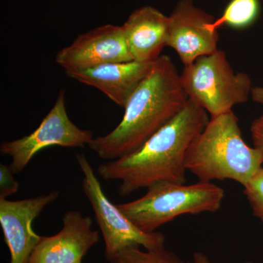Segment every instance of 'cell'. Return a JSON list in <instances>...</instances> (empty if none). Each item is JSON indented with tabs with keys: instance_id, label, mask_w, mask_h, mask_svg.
Returning a JSON list of instances; mask_svg holds the SVG:
<instances>
[{
	"instance_id": "obj_1",
	"label": "cell",
	"mask_w": 263,
	"mask_h": 263,
	"mask_svg": "<svg viewBox=\"0 0 263 263\" xmlns=\"http://www.w3.org/2000/svg\"><path fill=\"white\" fill-rule=\"evenodd\" d=\"M206 110L188 100L184 108L136 152L100 164L105 181H119L125 197L156 183H186L185 159L191 143L209 122Z\"/></svg>"
},
{
	"instance_id": "obj_2",
	"label": "cell",
	"mask_w": 263,
	"mask_h": 263,
	"mask_svg": "<svg viewBox=\"0 0 263 263\" xmlns=\"http://www.w3.org/2000/svg\"><path fill=\"white\" fill-rule=\"evenodd\" d=\"M188 100L174 62L169 56L161 55L128 100L117 127L93 138L88 146L104 160L133 153L174 119Z\"/></svg>"
},
{
	"instance_id": "obj_3",
	"label": "cell",
	"mask_w": 263,
	"mask_h": 263,
	"mask_svg": "<svg viewBox=\"0 0 263 263\" xmlns=\"http://www.w3.org/2000/svg\"><path fill=\"white\" fill-rule=\"evenodd\" d=\"M262 164L259 151L243 140L233 110L211 118L189 147L185 159L186 171L199 181L228 179L243 186Z\"/></svg>"
},
{
	"instance_id": "obj_4",
	"label": "cell",
	"mask_w": 263,
	"mask_h": 263,
	"mask_svg": "<svg viewBox=\"0 0 263 263\" xmlns=\"http://www.w3.org/2000/svg\"><path fill=\"white\" fill-rule=\"evenodd\" d=\"M224 197V190L213 182H161L143 197L117 206L138 228L152 233L183 214L218 212Z\"/></svg>"
},
{
	"instance_id": "obj_5",
	"label": "cell",
	"mask_w": 263,
	"mask_h": 263,
	"mask_svg": "<svg viewBox=\"0 0 263 263\" xmlns=\"http://www.w3.org/2000/svg\"><path fill=\"white\" fill-rule=\"evenodd\" d=\"M180 76L189 100L206 110L211 118L246 103L253 88L249 76L235 72L221 49L184 66Z\"/></svg>"
},
{
	"instance_id": "obj_6",
	"label": "cell",
	"mask_w": 263,
	"mask_h": 263,
	"mask_svg": "<svg viewBox=\"0 0 263 263\" xmlns=\"http://www.w3.org/2000/svg\"><path fill=\"white\" fill-rule=\"evenodd\" d=\"M83 174L82 189L87 197L105 242V257L108 261L118 252L129 247L147 250L164 248L165 237L159 232L143 231L128 219L117 205L110 202L101 183L84 154L76 156Z\"/></svg>"
},
{
	"instance_id": "obj_7",
	"label": "cell",
	"mask_w": 263,
	"mask_h": 263,
	"mask_svg": "<svg viewBox=\"0 0 263 263\" xmlns=\"http://www.w3.org/2000/svg\"><path fill=\"white\" fill-rule=\"evenodd\" d=\"M92 132L81 129L70 120L65 107V91L59 93L53 108L35 130L13 141L1 143L0 152L11 157L9 164L14 174H18L41 150L48 147L84 148L93 139Z\"/></svg>"
},
{
	"instance_id": "obj_8",
	"label": "cell",
	"mask_w": 263,
	"mask_h": 263,
	"mask_svg": "<svg viewBox=\"0 0 263 263\" xmlns=\"http://www.w3.org/2000/svg\"><path fill=\"white\" fill-rule=\"evenodd\" d=\"M133 60L124 28L112 24L100 26L79 34L55 57V61L65 72Z\"/></svg>"
},
{
	"instance_id": "obj_9",
	"label": "cell",
	"mask_w": 263,
	"mask_h": 263,
	"mask_svg": "<svg viewBox=\"0 0 263 263\" xmlns=\"http://www.w3.org/2000/svg\"><path fill=\"white\" fill-rule=\"evenodd\" d=\"M169 17L167 46L179 55L183 65L218 50L219 34L215 18L196 8L193 0H180Z\"/></svg>"
},
{
	"instance_id": "obj_10",
	"label": "cell",
	"mask_w": 263,
	"mask_h": 263,
	"mask_svg": "<svg viewBox=\"0 0 263 263\" xmlns=\"http://www.w3.org/2000/svg\"><path fill=\"white\" fill-rule=\"evenodd\" d=\"M59 197L60 192L51 191L15 201L0 199V224L9 249L10 263H27L42 238L33 230V221Z\"/></svg>"
},
{
	"instance_id": "obj_11",
	"label": "cell",
	"mask_w": 263,
	"mask_h": 263,
	"mask_svg": "<svg viewBox=\"0 0 263 263\" xmlns=\"http://www.w3.org/2000/svg\"><path fill=\"white\" fill-rule=\"evenodd\" d=\"M63 227L57 234L43 237L27 263H82L90 249L100 240L92 220L79 211L64 214Z\"/></svg>"
},
{
	"instance_id": "obj_12",
	"label": "cell",
	"mask_w": 263,
	"mask_h": 263,
	"mask_svg": "<svg viewBox=\"0 0 263 263\" xmlns=\"http://www.w3.org/2000/svg\"><path fill=\"white\" fill-rule=\"evenodd\" d=\"M156 62H113L85 69L67 71L66 75L101 91L114 103L124 108L142 81L150 73Z\"/></svg>"
},
{
	"instance_id": "obj_13",
	"label": "cell",
	"mask_w": 263,
	"mask_h": 263,
	"mask_svg": "<svg viewBox=\"0 0 263 263\" xmlns=\"http://www.w3.org/2000/svg\"><path fill=\"white\" fill-rule=\"evenodd\" d=\"M169 17L153 7L138 8L128 17L124 34L133 60L140 62H155L167 46Z\"/></svg>"
},
{
	"instance_id": "obj_14",
	"label": "cell",
	"mask_w": 263,
	"mask_h": 263,
	"mask_svg": "<svg viewBox=\"0 0 263 263\" xmlns=\"http://www.w3.org/2000/svg\"><path fill=\"white\" fill-rule=\"evenodd\" d=\"M258 13L257 0H232L221 18L213 24L214 29L226 25L233 28H245L254 22Z\"/></svg>"
},
{
	"instance_id": "obj_15",
	"label": "cell",
	"mask_w": 263,
	"mask_h": 263,
	"mask_svg": "<svg viewBox=\"0 0 263 263\" xmlns=\"http://www.w3.org/2000/svg\"><path fill=\"white\" fill-rule=\"evenodd\" d=\"M109 263H185L177 254L162 248L143 250L140 247L122 249L108 261Z\"/></svg>"
},
{
	"instance_id": "obj_16",
	"label": "cell",
	"mask_w": 263,
	"mask_h": 263,
	"mask_svg": "<svg viewBox=\"0 0 263 263\" xmlns=\"http://www.w3.org/2000/svg\"><path fill=\"white\" fill-rule=\"evenodd\" d=\"M243 193L252 214L263 224V167L243 186Z\"/></svg>"
},
{
	"instance_id": "obj_17",
	"label": "cell",
	"mask_w": 263,
	"mask_h": 263,
	"mask_svg": "<svg viewBox=\"0 0 263 263\" xmlns=\"http://www.w3.org/2000/svg\"><path fill=\"white\" fill-rule=\"evenodd\" d=\"M9 165L0 164V199H7L18 191L19 183Z\"/></svg>"
},
{
	"instance_id": "obj_18",
	"label": "cell",
	"mask_w": 263,
	"mask_h": 263,
	"mask_svg": "<svg viewBox=\"0 0 263 263\" xmlns=\"http://www.w3.org/2000/svg\"><path fill=\"white\" fill-rule=\"evenodd\" d=\"M250 132L253 146L259 151L263 162V114L252 122Z\"/></svg>"
},
{
	"instance_id": "obj_19",
	"label": "cell",
	"mask_w": 263,
	"mask_h": 263,
	"mask_svg": "<svg viewBox=\"0 0 263 263\" xmlns=\"http://www.w3.org/2000/svg\"><path fill=\"white\" fill-rule=\"evenodd\" d=\"M251 96L254 102L263 104V87L256 86L252 88Z\"/></svg>"
},
{
	"instance_id": "obj_20",
	"label": "cell",
	"mask_w": 263,
	"mask_h": 263,
	"mask_svg": "<svg viewBox=\"0 0 263 263\" xmlns=\"http://www.w3.org/2000/svg\"><path fill=\"white\" fill-rule=\"evenodd\" d=\"M186 263H211L209 257L202 252L194 253L193 259Z\"/></svg>"
},
{
	"instance_id": "obj_21",
	"label": "cell",
	"mask_w": 263,
	"mask_h": 263,
	"mask_svg": "<svg viewBox=\"0 0 263 263\" xmlns=\"http://www.w3.org/2000/svg\"><path fill=\"white\" fill-rule=\"evenodd\" d=\"M245 263H253V262H245Z\"/></svg>"
}]
</instances>
